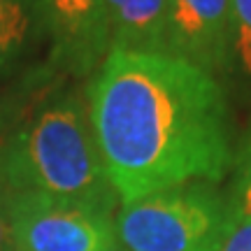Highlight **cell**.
Here are the masks:
<instances>
[{
    "label": "cell",
    "instance_id": "6da1fadb",
    "mask_svg": "<svg viewBox=\"0 0 251 251\" xmlns=\"http://www.w3.org/2000/svg\"><path fill=\"white\" fill-rule=\"evenodd\" d=\"M86 105L119 202L193 181L219 184L235 165L224 81L168 54L109 51Z\"/></svg>",
    "mask_w": 251,
    "mask_h": 251
},
{
    "label": "cell",
    "instance_id": "7a4b0ae2",
    "mask_svg": "<svg viewBox=\"0 0 251 251\" xmlns=\"http://www.w3.org/2000/svg\"><path fill=\"white\" fill-rule=\"evenodd\" d=\"M0 181L12 193L35 191L107 214L121 207L102 165L86 96L77 93L45 102L0 147Z\"/></svg>",
    "mask_w": 251,
    "mask_h": 251
},
{
    "label": "cell",
    "instance_id": "3957f363",
    "mask_svg": "<svg viewBox=\"0 0 251 251\" xmlns=\"http://www.w3.org/2000/svg\"><path fill=\"white\" fill-rule=\"evenodd\" d=\"M235 221L228 193L209 181L156 191L114 216L117 240L128 251H221Z\"/></svg>",
    "mask_w": 251,
    "mask_h": 251
},
{
    "label": "cell",
    "instance_id": "277c9868",
    "mask_svg": "<svg viewBox=\"0 0 251 251\" xmlns=\"http://www.w3.org/2000/svg\"><path fill=\"white\" fill-rule=\"evenodd\" d=\"M114 216L35 191L12 193V244L21 251H109L119 244Z\"/></svg>",
    "mask_w": 251,
    "mask_h": 251
},
{
    "label": "cell",
    "instance_id": "5b68a950",
    "mask_svg": "<svg viewBox=\"0 0 251 251\" xmlns=\"http://www.w3.org/2000/svg\"><path fill=\"white\" fill-rule=\"evenodd\" d=\"M51 68L72 77H93L109 54L105 0H35Z\"/></svg>",
    "mask_w": 251,
    "mask_h": 251
},
{
    "label": "cell",
    "instance_id": "8992f818",
    "mask_svg": "<svg viewBox=\"0 0 251 251\" xmlns=\"http://www.w3.org/2000/svg\"><path fill=\"white\" fill-rule=\"evenodd\" d=\"M233 0H168L161 54L193 63L221 79Z\"/></svg>",
    "mask_w": 251,
    "mask_h": 251
},
{
    "label": "cell",
    "instance_id": "52a82bcc",
    "mask_svg": "<svg viewBox=\"0 0 251 251\" xmlns=\"http://www.w3.org/2000/svg\"><path fill=\"white\" fill-rule=\"evenodd\" d=\"M109 51L161 54L168 0H105Z\"/></svg>",
    "mask_w": 251,
    "mask_h": 251
},
{
    "label": "cell",
    "instance_id": "ba28073f",
    "mask_svg": "<svg viewBox=\"0 0 251 251\" xmlns=\"http://www.w3.org/2000/svg\"><path fill=\"white\" fill-rule=\"evenodd\" d=\"M42 40L35 0H0V77L14 70Z\"/></svg>",
    "mask_w": 251,
    "mask_h": 251
},
{
    "label": "cell",
    "instance_id": "9c48e42d",
    "mask_svg": "<svg viewBox=\"0 0 251 251\" xmlns=\"http://www.w3.org/2000/svg\"><path fill=\"white\" fill-rule=\"evenodd\" d=\"M221 81L228 96L233 91L251 105V0H233L230 35Z\"/></svg>",
    "mask_w": 251,
    "mask_h": 251
},
{
    "label": "cell",
    "instance_id": "30bf717a",
    "mask_svg": "<svg viewBox=\"0 0 251 251\" xmlns=\"http://www.w3.org/2000/svg\"><path fill=\"white\" fill-rule=\"evenodd\" d=\"M226 193L235 214L251 216V142L240 151V156H235V177Z\"/></svg>",
    "mask_w": 251,
    "mask_h": 251
},
{
    "label": "cell",
    "instance_id": "8fae6325",
    "mask_svg": "<svg viewBox=\"0 0 251 251\" xmlns=\"http://www.w3.org/2000/svg\"><path fill=\"white\" fill-rule=\"evenodd\" d=\"M221 251H251V216H237Z\"/></svg>",
    "mask_w": 251,
    "mask_h": 251
},
{
    "label": "cell",
    "instance_id": "7c38bea8",
    "mask_svg": "<svg viewBox=\"0 0 251 251\" xmlns=\"http://www.w3.org/2000/svg\"><path fill=\"white\" fill-rule=\"evenodd\" d=\"M9 200H12V191H9L2 181H0V251L12 247V221H9Z\"/></svg>",
    "mask_w": 251,
    "mask_h": 251
},
{
    "label": "cell",
    "instance_id": "4fadbf2b",
    "mask_svg": "<svg viewBox=\"0 0 251 251\" xmlns=\"http://www.w3.org/2000/svg\"><path fill=\"white\" fill-rule=\"evenodd\" d=\"M109 251H128V249H124L121 244H117V247H112V249H109Z\"/></svg>",
    "mask_w": 251,
    "mask_h": 251
},
{
    "label": "cell",
    "instance_id": "5bb4252c",
    "mask_svg": "<svg viewBox=\"0 0 251 251\" xmlns=\"http://www.w3.org/2000/svg\"><path fill=\"white\" fill-rule=\"evenodd\" d=\"M5 251H21V249H17V247L12 244V247H7V249H5Z\"/></svg>",
    "mask_w": 251,
    "mask_h": 251
}]
</instances>
